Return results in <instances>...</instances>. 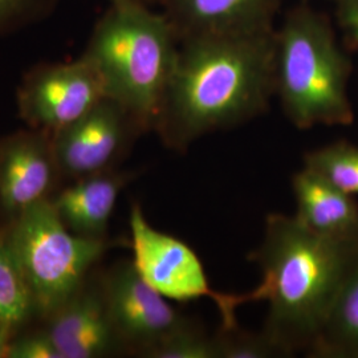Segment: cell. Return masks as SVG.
I'll list each match as a JSON object with an SVG mask.
<instances>
[{"mask_svg": "<svg viewBox=\"0 0 358 358\" xmlns=\"http://www.w3.org/2000/svg\"><path fill=\"white\" fill-rule=\"evenodd\" d=\"M60 178L52 133L28 128L0 141V213L10 220L52 199Z\"/></svg>", "mask_w": 358, "mask_h": 358, "instance_id": "30bf717a", "label": "cell"}, {"mask_svg": "<svg viewBox=\"0 0 358 358\" xmlns=\"http://www.w3.org/2000/svg\"><path fill=\"white\" fill-rule=\"evenodd\" d=\"M97 69L83 55L68 63H45L27 72L16 92L27 127L56 133L76 122L106 99Z\"/></svg>", "mask_w": 358, "mask_h": 358, "instance_id": "52a82bcc", "label": "cell"}, {"mask_svg": "<svg viewBox=\"0 0 358 358\" xmlns=\"http://www.w3.org/2000/svg\"><path fill=\"white\" fill-rule=\"evenodd\" d=\"M179 41L199 36L263 34L280 0H159Z\"/></svg>", "mask_w": 358, "mask_h": 358, "instance_id": "7c38bea8", "label": "cell"}, {"mask_svg": "<svg viewBox=\"0 0 358 358\" xmlns=\"http://www.w3.org/2000/svg\"><path fill=\"white\" fill-rule=\"evenodd\" d=\"M45 321L43 331L62 358L109 357L124 353L110 319L103 273L92 272L73 296Z\"/></svg>", "mask_w": 358, "mask_h": 358, "instance_id": "8fae6325", "label": "cell"}, {"mask_svg": "<svg viewBox=\"0 0 358 358\" xmlns=\"http://www.w3.org/2000/svg\"><path fill=\"white\" fill-rule=\"evenodd\" d=\"M133 264L142 279L158 294L179 303L208 299L215 304L223 328L238 325L236 309L247 304V294H223L214 291L203 263L189 244L154 229L134 203L129 214Z\"/></svg>", "mask_w": 358, "mask_h": 358, "instance_id": "8992f818", "label": "cell"}, {"mask_svg": "<svg viewBox=\"0 0 358 358\" xmlns=\"http://www.w3.org/2000/svg\"><path fill=\"white\" fill-rule=\"evenodd\" d=\"M34 315L35 304L23 271L7 232L0 231V324L15 332Z\"/></svg>", "mask_w": 358, "mask_h": 358, "instance_id": "2e32d148", "label": "cell"}, {"mask_svg": "<svg viewBox=\"0 0 358 358\" xmlns=\"http://www.w3.org/2000/svg\"><path fill=\"white\" fill-rule=\"evenodd\" d=\"M109 4H117V3H128V1H145L146 0H106Z\"/></svg>", "mask_w": 358, "mask_h": 358, "instance_id": "cb8c5ba5", "label": "cell"}, {"mask_svg": "<svg viewBox=\"0 0 358 358\" xmlns=\"http://www.w3.org/2000/svg\"><path fill=\"white\" fill-rule=\"evenodd\" d=\"M262 282L248 303H268L262 332L282 357L309 353L346 278L358 262V242L321 236L296 217L269 214L263 242L250 256Z\"/></svg>", "mask_w": 358, "mask_h": 358, "instance_id": "7a4b0ae2", "label": "cell"}, {"mask_svg": "<svg viewBox=\"0 0 358 358\" xmlns=\"http://www.w3.org/2000/svg\"><path fill=\"white\" fill-rule=\"evenodd\" d=\"M304 167L346 194L358 195L357 146L341 141L309 152L304 157Z\"/></svg>", "mask_w": 358, "mask_h": 358, "instance_id": "e0dca14e", "label": "cell"}, {"mask_svg": "<svg viewBox=\"0 0 358 358\" xmlns=\"http://www.w3.org/2000/svg\"><path fill=\"white\" fill-rule=\"evenodd\" d=\"M178 45L165 13L128 1L109 4L81 55L97 69L106 96L146 133L154 130Z\"/></svg>", "mask_w": 358, "mask_h": 358, "instance_id": "3957f363", "label": "cell"}, {"mask_svg": "<svg viewBox=\"0 0 358 358\" xmlns=\"http://www.w3.org/2000/svg\"><path fill=\"white\" fill-rule=\"evenodd\" d=\"M6 232L36 315L44 320L73 296L117 245L108 238H87L66 229L51 199L11 219Z\"/></svg>", "mask_w": 358, "mask_h": 358, "instance_id": "5b68a950", "label": "cell"}, {"mask_svg": "<svg viewBox=\"0 0 358 358\" xmlns=\"http://www.w3.org/2000/svg\"><path fill=\"white\" fill-rule=\"evenodd\" d=\"M276 32L179 41L154 131L185 153L217 130L262 115L275 94Z\"/></svg>", "mask_w": 358, "mask_h": 358, "instance_id": "6da1fadb", "label": "cell"}, {"mask_svg": "<svg viewBox=\"0 0 358 358\" xmlns=\"http://www.w3.org/2000/svg\"><path fill=\"white\" fill-rule=\"evenodd\" d=\"M13 338V331L0 324V358L7 357Z\"/></svg>", "mask_w": 358, "mask_h": 358, "instance_id": "603a6c76", "label": "cell"}, {"mask_svg": "<svg viewBox=\"0 0 358 358\" xmlns=\"http://www.w3.org/2000/svg\"><path fill=\"white\" fill-rule=\"evenodd\" d=\"M59 0H0V38L43 20Z\"/></svg>", "mask_w": 358, "mask_h": 358, "instance_id": "ffe728a7", "label": "cell"}, {"mask_svg": "<svg viewBox=\"0 0 358 358\" xmlns=\"http://www.w3.org/2000/svg\"><path fill=\"white\" fill-rule=\"evenodd\" d=\"M219 358L282 357V352L263 332H244L239 325L223 328L215 333Z\"/></svg>", "mask_w": 358, "mask_h": 358, "instance_id": "ac0fdd59", "label": "cell"}, {"mask_svg": "<svg viewBox=\"0 0 358 358\" xmlns=\"http://www.w3.org/2000/svg\"><path fill=\"white\" fill-rule=\"evenodd\" d=\"M275 94L297 129L350 125L349 62L319 13L299 7L276 32Z\"/></svg>", "mask_w": 358, "mask_h": 358, "instance_id": "277c9868", "label": "cell"}, {"mask_svg": "<svg viewBox=\"0 0 358 358\" xmlns=\"http://www.w3.org/2000/svg\"><path fill=\"white\" fill-rule=\"evenodd\" d=\"M110 319L124 353L148 357L158 346L198 325L180 315L137 272L133 262H120L103 273Z\"/></svg>", "mask_w": 358, "mask_h": 358, "instance_id": "ba28073f", "label": "cell"}, {"mask_svg": "<svg viewBox=\"0 0 358 358\" xmlns=\"http://www.w3.org/2000/svg\"><path fill=\"white\" fill-rule=\"evenodd\" d=\"M128 171L108 170L75 182L52 196L66 229L87 238H108L106 232L118 196L129 183Z\"/></svg>", "mask_w": 358, "mask_h": 358, "instance_id": "4fadbf2b", "label": "cell"}, {"mask_svg": "<svg viewBox=\"0 0 358 358\" xmlns=\"http://www.w3.org/2000/svg\"><path fill=\"white\" fill-rule=\"evenodd\" d=\"M309 355L358 358V262L346 278Z\"/></svg>", "mask_w": 358, "mask_h": 358, "instance_id": "9a60e30c", "label": "cell"}, {"mask_svg": "<svg viewBox=\"0 0 358 358\" xmlns=\"http://www.w3.org/2000/svg\"><path fill=\"white\" fill-rule=\"evenodd\" d=\"M296 219L321 236L358 242V203L317 173L304 167L292 178Z\"/></svg>", "mask_w": 358, "mask_h": 358, "instance_id": "5bb4252c", "label": "cell"}, {"mask_svg": "<svg viewBox=\"0 0 358 358\" xmlns=\"http://www.w3.org/2000/svg\"><path fill=\"white\" fill-rule=\"evenodd\" d=\"M7 358H62L43 329L13 338Z\"/></svg>", "mask_w": 358, "mask_h": 358, "instance_id": "44dd1931", "label": "cell"}, {"mask_svg": "<svg viewBox=\"0 0 358 358\" xmlns=\"http://www.w3.org/2000/svg\"><path fill=\"white\" fill-rule=\"evenodd\" d=\"M142 133L125 108L103 99L90 113L52 134L62 177L75 180L113 170Z\"/></svg>", "mask_w": 358, "mask_h": 358, "instance_id": "9c48e42d", "label": "cell"}, {"mask_svg": "<svg viewBox=\"0 0 358 358\" xmlns=\"http://www.w3.org/2000/svg\"><path fill=\"white\" fill-rule=\"evenodd\" d=\"M149 358H219L217 338L198 324L158 346Z\"/></svg>", "mask_w": 358, "mask_h": 358, "instance_id": "d6986e66", "label": "cell"}, {"mask_svg": "<svg viewBox=\"0 0 358 358\" xmlns=\"http://www.w3.org/2000/svg\"><path fill=\"white\" fill-rule=\"evenodd\" d=\"M341 23L358 43V0H338Z\"/></svg>", "mask_w": 358, "mask_h": 358, "instance_id": "7402d4cb", "label": "cell"}]
</instances>
